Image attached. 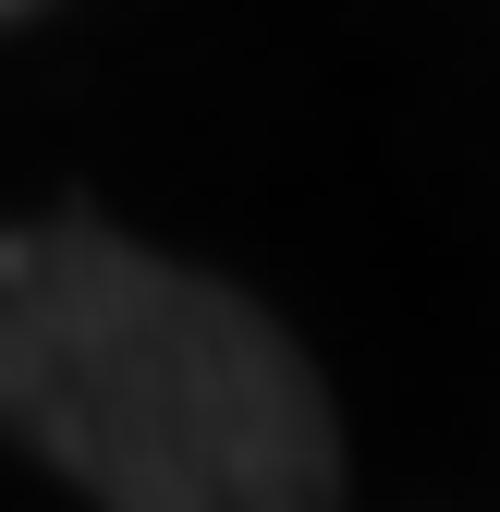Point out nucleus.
I'll use <instances>...</instances> for the list:
<instances>
[{"instance_id": "obj_1", "label": "nucleus", "mask_w": 500, "mask_h": 512, "mask_svg": "<svg viewBox=\"0 0 500 512\" xmlns=\"http://www.w3.org/2000/svg\"><path fill=\"white\" fill-rule=\"evenodd\" d=\"M0 427L98 512H342L305 342L86 208L0 232Z\"/></svg>"}, {"instance_id": "obj_2", "label": "nucleus", "mask_w": 500, "mask_h": 512, "mask_svg": "<svg viewBox=\"0 0 500 512\" xmlns=\"http://www.w3.org/2000/svg\"><path fill=\"white\" fill-rule=\"evenodd\" d=\"M0 25H25V0H0Z\"/></svg>"}]
</instances>
